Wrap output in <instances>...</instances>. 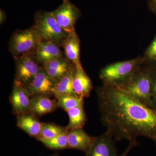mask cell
Wrapping results in <instances>:
<instances>
[{
  "label": "cell",
  "mask_w": 156,
  "mask_h": 156,
  "mask_svg": "<svg viewBox=\"0 0 156 156\" xmlns=\"http://www.w3.org/2000/svg\"><path fill=\"white\" fill-rule=\"evenodd\" d=\"M51 12L64 30L68 33L75 30V26L80 16L81 12L69 0H63L61 5Z\"/></svg>",
  "instance_id": "obj_6"
},
{
  "label": "cell",
  "mask_w": 156,
  "mask_h": 156,
  "mask_svg": "<svg viewBox=\"0 0 156 156\" xmlns=\"http://www.w3.org/2000/svg\"><path fill=\"white\" fill-rule=\"evenodd\" d=\"M66 130L59 126L53 124H44L42 126L41 134L37 137V139L40 141L52 139Z\"/></svg>",
  "instance_id": "obj_22"
},
{
  "label": "cell",
  "mask_w": 156,
  "mask_h": 156,
  "mask_svg": "<svg viewBox=\"0 0 156 156\" xmlns=\"http://www.w3.org/2000/svg\"><path fill=\"white\" fill-rule=\"evenodd\" d=\"M56 82L53 80L44 68H41L35 76L25 87L31 96L53 94Z\"/></svg>",
  "instance_id": "obj_8"
},
{
  "label": "cell",
  "mask_w": 156,
  "mask_h": 156,
  "mask_svg": "<svg viewBox=\"0 0 156 156\" xmlns=\"http://www.w3.org/2000/svg\"><path fill=\"white\" fill-rule=\"evenodd\" d=\"M56 97L57 105L66 111L77 107L83 106V98L77 95H63Z\"/></svg>",
  "instance_id": "obj_20"
},
{
  "label": "cell",
  "mask_w": 156,
  "mask_h": 156,
  "mask_svg": "<svg viewBox=\"0 0 156 156\" xmlns=\"http://www.w3.org/2000/svg\"><path fill=\"white\" fill-rule=\"evenodd\" d=\"M64 49L67 59L76 65L80 63V40L75 30L69 33L61 45Z\"/></svg>",
  "instance_id": "obj_14"
},
{
  "label": "cell",
  "mask_w": 156,
  "mask_h": 156,
  "mask_svg": "<svg viewBox=\"0 0 156 156\" xmlns=\"http://www.w3.org/2000/svg\"><path fill=\"white\" fill-rule=\"evenodd\" d=\"M143 58L144 63L152 68L156 67V35L146 50Z\"/></svg>",
  "instance_id": "obj_23"
},
{
  "label": "cell",
  "mask_w": 156,
  "mask_h": 156,
  "mask_svg": "<svg viewBox=\"0 0 156 156\" xmlns=\"http://www.w3.org/2000/svg\"><path fill=\"white\" fill-rule=\"evenodd\" d=\"M75 67L73 81L75 93L83 98L89 97L93 88L92 81L85 72L81 63L76 65Z\"/></svg>",
  "instance_id": "obj_13"
},
{
  "label": "cell",
  "mask_w": 156,
  "mask_h": 156,
  "mask_svg": "<svg viewBox=\"0 0 156 156\" xmlns=\"http://www.w3.org/2000/svg\"><path fill=\"white\" fill-rule=\"evenodd\" d=\"M34 26L30 28L15 32L9 44V50L14 58L31 54L41 41Z\"/></svg>",
  "instance_id": "obj_5"
},
{
  "label": "cell",
  "mask_w": 156,
  "mask_h": 156,
  "mask_svg": "<svg viewBox=\"0 0 156 156\" xmlns=\"http://www.w3.org/2000/svg\"><path fill=\"white\" fill-rule=\"evenodd\" d=\"M75 71V65L73 64L66 73L56 82L53 89V94L56 96L63 95H77L73 89Z\"/></svg>",
  "instance_id": "obj_15"
},
{
  "label": "cell",
  "mask_w": 156,
  "mask_h": 156,
  "mask_svg": "<svg viewBox=\"0 0 156 156\" xmlns=\"http://www.w3.org/2000/svg\"><path fill=\"white\" fill-rule=\"evenodd\" d=\"M151 78V99L153 103L154 106V104L156 103V71L154 70L152 68Z\"/></svg>",
  "instance_id": "obj_24"
},
{
  "label": "cell",
  "mask_w": 156,
  "mask_h": 156,
  "mask_svg": "<svg viewBox=\"0 0 156 156\" xmlns=\"http://www.w3.org/2000/svg\"><path fill=\"white\" fill-rule=\"evenodd\" d=\"M115 140L113 136L105 131L95 137L86 156H118Z\"/></svg>",
  "instance_id": "obj_9"
},
{
  "label": "cell",
  "mask_w": 156,
  "mask_h": 156,
  "mask_svg": "<svg viewBox=\"0 0 156 156\" xmlns=\"http://www.w3.org/2000/svg\"><path fill=\"white\" fill-rule=\"evenodd\" d=\"M143 65L130 81L119 88L132 98L151 108L156 109L151 99V67Z\"/></svg>",
  "instance_id": "obj_3"
},
{
  "label": "cell",
  "mask_w": 156,
  "mask_h": 156,
  "mask_svg": "<svg viewBox=\"0 0 156 156\" xmlns=\"http://www.w3.org/2000/svg\"><path fill=\"white\" fill-rule=\"evenodd\" d=\"M148 3L151 11H152L156 16V0H148Z\"/></svg>",
  "instance_id": "obj_25"
},
{
  "label": "cell",
  "mask_w": 156,
  "mask_h": 156,
  "mask_svg": "<svg viewBox=\"0 0 156 156\" xmlns=\"http://www.w3.org/2000/svg\"><path fill=\"white\" fill-rule=\"evenodd\" d=\"M35 27L41 41L62 45L69 33L59 25L51 12L40 11L35 17Z\"/></svg>",
  "instance_id": "obj_4"
},
{
  "label": "cell",
  "mask_w": 156,
  "mask_h": 156,
  "mask_svg": "<svg viewBox=\"0 0 156 156\" xmlns=\"http://www.w3.org/2000/svg\"><path fill=\"white\" fill-rule=\"evenodd\" d=\"M73 64L67 58L61 57L44 65V68L56 82L66 73Z\"/></svg>",
  "instance_id": "obj_16"
},
{
  "label": "cell",
  "mask_w": 156,
  "mask_h": 156,
  "mask_svg": "<svg viewBox=\"0 0 156 156\" xmlns=\"http://www.w3.org/2000/svg\"><path fill=\"white\" fill-rule=\"evenodd\" d=\"M101 121L115 140L138 145L140 136L156 145V109L140 103L122 90L103 85L97 90Z\"/></svg>",
  "instance_id": "obj_1"
},
{
  "label": "cell",
  "mask_w": 156,
  "mask_h": 156,
  "mask_svg": "<svg viewBox=\"0 0 156 156\" xmlns=\"http://www.w3.org/2000/svg\"><path fill=\"white\" fill-rule=\"evenodd\" d=\"M69 117L68 130L83 128L87 122V116L83 106L77 107L67 111Z\"/></svg>",
  "instance_id": "obj_19"
},
{
  "label": "cell",
  "mask_w": 156,
  "mask_h": 156,
  "mask_svg": "<svg viewBox=\"0 0 156 156\" xmlns=\"http://www.w3.org/2000/svg\"><path fill=\"white\" fill-rule=\"evenodd\" d=\"M95 138L87 134L83 128L68 131L69 148L82 151L85 154L89 150Z\"/></svg>",
  "instance_id": "obj_12"
},
{
  "label": "cell",
  "mask_w": 156,
  "mask_h": 156,
  "mask_svg": "<svg viewBox=\"0 0 156 156\" xmlns=\"http://www.w3.org/2000/svg\"><path fill=\"white\" fill-rule=\"evenodd\" d=\"M57 105L55 101L47 95H37L31 98L30 112L42 115L53 112Z\"/></svg>",
  "instance_id": "obj_17"
},
{
  "label": "cell",
  "mask_w": 156,
  "mask_h": 156,
  "mask_svg": "<svg viewBox=\"0 0 156 156\" xmlns=\"http://www.w3.org/2000/svg\"><path fill=\"white\" fill-rule=\"evenodd\" d=\"M58 45L51 42L41 41L34 52L36 61L43 65L62 57Z\"/></svg>",
  "instance_id": "obj_11"
},
{
  "label": "cell",
  "mask_w": 156,
  "mask_h": 156,
  "mask_svg": "<svg viewBox=\"0 0 156 156\" xmlns=\"http://www.w3.org/2000/svg\"><path fill=\"white\" fill-rule=\"evenodd\" d=\"M58 156L57 155H52V156Z\"/></svg>",
  "instance_id": "obj_28"
},
{
  "label": "cell",
  "mask_w": 156,
  "mask_h": 156,
  "mask_svg": "<svg viewBox=\"0 0 156 156\" xmlns=\"http://www.w3.org/2000/svg\"><path fill=\"white\" fill-rule=\"evenodd\" d=\"M68 131L66 130L54 138L41 141L48 148L52 150H62L69 148Z\"/></svg>",
  "instance_id": "obj_21"
},
{
  "label": "cell",
  "mask_w": 156,
  "mask_h": 156,
  "mask_svg": "<svg viewBox=\"0 0 156 156\" xmlns=\"http://www.w3.org/2000/svg\"><path fill=\"white\" fill-rule=\"evenodd\" d=\"M1 15H0V22H1V24H2L4 21L5 20L6 16L5 13L4 12L3 10H1Z\"/></svg>",
  "instance_id": "obj_27"
},
{
  "label": "cell",
  "mask_w": 156,
  "mask_h": 156,
  "mask_svg": "<svg viewBox=\"0 0 156 156\" xmlns=\"http://www.w3.org/2000/svg\"><path fill=\"white\" fill-rule=\"evenodd\" d=\"M144 64L141 57L112 63L102 69L99 76L103 85L120 88L128 83Z\"/></svg>",
  "instance_id": "obj_2"
},
{
  "label": "cell",
  "mask_w": 156,
  "mask_h": 156,
  "mask_svg": "<svg viewBox=\"0 0 156 156\" xmlns=\"http://www.w3.org/2000/svg\"><path fill=\"white\" fill-rule=\"evenodd\" d=\"M135 146H136L135 145V144H133L129 143L128 148L126 149L125 152H124L122 154H121V155H118V156H128V152H129L133 148H134V147Z\"/></svg>",
  "instance_id": "obj_26"
},
{
  "label": "cell",
  "mask_w": 156,
  "mask_h": 156,
  "mask_svg": "<svg viewBox=\"0 0 156 156\" xmlns=\"http://www.w3.org/2000/svg\"><path fill=\"white\" fill-rule=\"evenodd\" d=\"M43 125L29 113L17 117V126L31 136L38 137L41 134Z\"/></svg>",
  "instance_id": "obj_18"
},
{
  "label": "cell",
  "mask_w": 156,
  "mask_h": 156,
  "mask_svg": "<svg viewBox=\"0 0 156 156\" xmlns=\"http://www.w3.org/2000/svg\"><path fill=\"white\" fill-rule=\"evenodd\" d=\"M15 82L26 86L41 69L31 54H26L16 58Z\"/></svg>",
  "instance_id": "obj_7"
},
{
  "label": "cell",
  "mask_w": 156,
  "mask_h": 156,
  "mask_svg": "<svg viewBox=\"0 0 156 156\" xmlns=\"http://www.w3.org/2000/svg\"><path fill=\"white\" fill-rule=\"evenodd\" d=\"M30 96L25 86L14 81L11 101L14 111L18 115L30 112Z\"/></svg>",
  "instance_id": "obj_10"
}]
</instances>
